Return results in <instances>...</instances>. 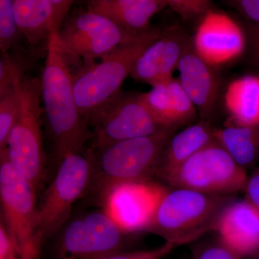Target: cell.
<instances>
[{"label":"cell","instance_id":"1","mask_svg":"<svg viewBox=\"0 0 259 259\" xmlns=\"http://www.w3.org/2000/svg\"><path fill=\"white\" fill-rule=\"evenodd\" d=\"M59 32L49 37L40 83L44 110L52 141L53 161L57 166L66 155L83 151L93 132L80 115L74 91V75L61 49Z\"/></svg>","mask_w":259,"mask_h":259},{"label":"cell","instance_id":"2","mask_svg":"<svg viewBox=\"0 0 259 259\" xmlns=\"http://www.w3.org/2000/svg\"><path fill=\"white\" fill-rule=\"evenodd\" d=\"M228 203L226 195L180 187L167 188L146 231L176 247L193 243L214 231Z\"/></svg>","mask_w":259,"mask_h":259},{"label":"cell","instance_id":"3","mask_svg":"<svg viewBox=\"0 0 259 259\" xmlns=\"http://www.w3.org/2000/svg\"><path fill=\"white\" fill-rule=\"evenodd\" d=\"M173 133L162 131L93 149V174L90 191L93 190L101 199L115 186L151 182L153 177H157L162 153Z\"/></svg>","mask_w":259,"mask_h":259},{"label":"cell","instance_id":"4","mask_svg":"<svg viewBox=\"0 0 259 259\" xmlns=\"http://www.w3.org/2000/svg\"><path fill=\"white\" fill-rule=\"evenodd\" d=\"M158 28H151L117 48L97 64H90L74 76V91L80 115L88 120L97 110L120 93L136 61L159 36Z\"/></svg>","mask_w":259,"mask_h":259},{"label":"cell","instance_id":"5","mask_svg":"<svg viewBox=\"0 0 259 259\" xmlns=\"http://www.w3.org/2000/svg\"><path fill=\"white\" fill-rule=\"evenodd\" d=\"M17 89L18 112L7 143V155L10 163L37 192L47 172L41 128L40 79L20 76Z\"/></svg>","mask_w":259,"mask_h":259},{"label":"cell","instance_id":"6","mask_svg":"<svg viewBox=\"0 0 259 259\" xmlns=\"http://www.w3.org/2000/svg\"><path fill=\"white\" fill-rule=\"evenodd\" d=\"M93 148L69 153L56 166L55 176L37 204V226L42 241L69 221L74 204L88 193L93 174Z\"/></svg>","mask_w":259,"mask_h":259},{"label":"cell","instance_id":"7","mask_svg":"<svg viewBox=\"0 0 259 259\" xmlns=\"http://www.w3.org/2000/svg\"><path fill=\"white\" fill-rule=\"evenodd\" d=\"M36 191L0 151V207L20 258L36 259L42 241L37 226Z\"/></svg>","mask_w":259,"mask_h":259},{"label":"cell","instance_id":"8","mask_svg":"<svg viewBox=\"0 0 259 259\" xmlns=\"http://www.w3.org/2000/svg\"><path fill=\"white\" fill-rule=\"evenodd\" d=\"M58 233L56 259L105 258L127 251L132 240L104 209L69 219Z\"/></svg>","mask_w":259,"mask_h":259},{"label":"cell","instance_id":"9","mask_svg":"<svg viewBox=\"0 0 259 259\" xmlns=\"http://www.w3.org/2000/svg\"><path fill=\"white\" fill-rule=\"evenodd\" d=\"M161 180L171 187L226 195L241 190L246 177L243 168L214 140Z\"/></svg>","mask_w":259,"mask_h":259},{"label":"cell","instance_id":"10","mask_svg":"<svg viewBox=\"0 0 259 259\" xmlns=\"http://www.w3.org/2000/svg\"><path fill=\"white\" fill-rule=\"evenodd\" d=\"M88 125L95 150L168 131L155 120L140 94L121 91L89 118Z\"/></svg>","mask_w":259,"mask_h":259},{"label":"cell","instance_id":"11","mask_svg":"<svg viewBox=\"0 0 259 259\" xmlns=\"http://www.w3.org/2000/svg\"><path fill=\"white\" fill-rule=\"evenodd\" d=\"M137 35L88 10L66 19L58 33L68 59L71 56L87 61L102 59Z\"/></svg>","mask_w":259,"mask_h":259},{"label":"cell","instance_id":"12","mask_svg":"<svg viewBox=\"0 0 259 259\" xmlns=\"http://www.w3.org/2000/svg\"><path fill=\"white\" fill-rule=\"evenodd\" d=\"M166 189L153 181L121 184L100 199L102 209L127 234L146 231Z\"/></svg>","mask_w":259,"mask_h":259},{"label":"cell","instance_id":"13","mask_svg":"<svg viewBox=\"0 0 259 259\" xmlns=\"http://www.w3.org/2000/svg\"><path fill=\"white\" fill-rule=\"evenodd\" d=\"M192 42L194 52L217 68L243 54L245 39L241 27L233 18L212 10L201 19Z\"/></svg>","mask_w":259,"mask_h":259},{"label":"cell","instance_id":"14","mask_svg":"<svg viewBox=\"0 0 259 259\" xmlns=\"http://www.w3.org/2000/svg\"><path fill=\"white\" fill-rule=\"evenodd\" d=\"M190 41L178 27L161 32L159 36L140 55L131 76L151 87L166 82L173 78V73Z\"/></svg>","mask_w":259,"mask_h":259},{"label":"cell","instance_id":"15","mask_svg":"<svg viewBox=\"0 0 259 259\" xmlns=\"http://www.w3.org/2000/svg\"><path fill=\"white\" fill-rule=\"evenodd\" d=\"M177 69L180 72L179 81L193 102L201 120L209 121L219 99L221 78L217 68L206 63L194 52L191 40Z\"/></svg>","mask_w":259,"mask_h":259},{"label":"cell","instance_id":"16","mask_svg":"<svg viewBox=\"0 0 259 259\" xmlns=\"http://www.w3.org/2000/svg\"><path fill=\"white\" fill-rule=\"evenodd\" d=\"M73 4L71 0H13L19 31L31 47L48 42L61 30Z\"/></svg>","mask_w":259,"mask_h":259},{"label":"cell","instance_id":"17","mask_svg":"<svg viewBox=\"0 0 259 259\" xmlns=\"http://www.w3.org/2000/svg\"><path fill=\"white\" fill-rule=\"evenodd\" d=\"M214 233L241 257L259 251V208L250 202H229L218 218Z\"/></svg>","mask_w":259,"mask_h":259},{"label":"cell","instance_id":"18","mask_svg":"<svg viewBox=\"0 0 259 259\" xmlns=\"http://www.w3.org/2000/svg\"><path fill=\"white\" fill-rule=\"evenodd\" d=\"M166 7L167 0H93L88 10L137 35L151 28V19Z\"/></svg>","mask_w":259,"mask_h":259},{"label":"cell","instance_id":"19","mask_svg":"<svg viewBox=\"0 0 259 259\" xmlns=\"http://www.w3.org/2000/svg\"><path fill=\"white\" fill-rule=\"evenodd\" d=\"M214 128L209 121L199 120L171 136L163 150L157 177L175 171L196 153L214 141Z\"/></svg>","mask_w":259,"mask_h":259},{"label":"cell","instance_id":"20","mask_svg":"<svg viewBox=\"0 0 259 259\" xmlns=\"http://www.w3.org/2000/svg\"><path fill=\"white\" fill-rule=\"evenodd\" d=\"M224 105L231 124L226 126H259V76L247 75L227 87Z\"/></svg>","mask_w":259,"mask_h":259},{"label":"cell","instance_id":"21","mask_svg":"<svg viewBox=\"0 0 259 259\" xmlns=\"http://www.w3.org/2000/svg\"><path fill=\"white\" fill-rule=\"evenodd\" d=\"M213 137L242 168L253 163L258 155L259 132L257 127L226 126L223 128H214Z\"/></svg>","mask_w":259,"mask_h":259},{"label":"cell","instance_id":"22","mask_svg":"<svg viewBox=\"0 0 259 259\" xmlns=\"http://www.w3.org/2000/svg\"><path fill=\"white\" fill-rule=\"evenodd\" d=\"M167 88L175 128L194 122L198 112L178 79L173 77L167 81Z\"/></svg>","mask_w":259,"mask_h":259},{"label":"cell","instance_id":"23","mask_svg":"<svg viewBox=\"0 0 259 259\" xmlns=\"http://www.w3.org/2000/svg\"><path fill=\"white\" fill-rule=\"evenodd\" d=\"M140 95L158 125L162 128L175 131L176 129L172 122L167 81L153 85L148 93Z\"/></svg>","mask_w":259,"mask_h":259},{"label":"cell","instance_id":"24","mask_svg":"<svg viewBox=\"0 0 259 259\" xmlns=\"http://www.w3.org/2000/svg\"><path fill=\"white\" fill-rule=\"evenodd\" d=\"M20 78L0 96V151L6 148L8 138L16 118L18 107L17 82Z\"/></svg>","mask_w":259,"mask_h":259},{"label":"cell","instance_id":"25","mask_svg":"<svg viewBox=\"0 0 259 259\" xmlns=\"http://www.w3.org/2000/svg\"><path fill=\"white\" fill-rule=\"evenodd\" d=\"M20 34L13 12V0H0V53L8 54L16 44Z\"/></svg>","mask_w":259,"mask_h":259},{"label":"cell","instance_id":"26","mask_svg":"<svg viewBox=\"0 0 259 259\" xmlns=\"http://www.w3.org/2000/svg\"><path fill=\"white\" fill-rule=\"evenodd\" d=\"M192 259H242L231 248L220 241L219 238L199 242L194 245Z\"/></svg>","mask_w":259,"mask_h":259},{"label":"cell","instance_id":"27","mask_svg":"<svg viewBox=\"0 0 259 259\" xmlns=\"http://www.w3.org/2000/svg\"><path fill=\"white\" fill-rule=\"evenodd\" d=\"M169 7L184 20L203 18L212 10V2L207 0H167Z\"/></svg>","mask_w":259,"mask_h":259},{"label":"cell","instance_id":"28","mask_svg":"<svg viewBox=\"0 0 259 259\" xmlns=\"http://www.w3.org/2000/svg\"><path fill=\"white\" fill-rule=\"evenodd\" d=\"M21 69L8 54L0 56V96L22 76Z\"/></svg>","mask_w":259,"mask_h":259},{"label":"cell","instance_id":"29","mask_svg":"<svg viewBox=\"0 0 259 259\" xmlns=\"http://www.w3.org/2000/svg\"><path fill=\"white\" fill-rule=\"evenodd\" d=\"M0 259H20L4 223L0 221Z\"/></svg>","mask_w":259,"mask_h":259},{"label":"cell","instance_id":"30","mask_svg":"<svg viewBox=\"0 0 259 259\" xmlns=\"http://www.w3.org/2000/svg\"><path fill=\"white\" fill-rule=\"evenodd\" d=\"M231 3L245 18L259 25V0H239Z\"/></svg>","mask_w":259,"mask_h":259},{"label":"cell","instance_id":"31","mask_svg":"<svg viewBox=\"0 0 259 259\" xmlns=\"http://www.w3.org/2000/svg\"><path fill=\"white\" fill-rule=\"evenodd\" d=\"M247 191L250 203L259 208V175H255L249 181Z\"/></svg>","mask_w":259,"mask_h":259},{"label":"cell","instance_id":"32","mask_svg":"<svg viewBox=\"0 0 259 259\" xmlns=\"http://www.w3.org/2000/svg\"><path fill=\"white\" fill-rule=\"evenodd\" d=\"M251 35L252 49L256 64L259 66V25H254L250 30Z\"/></svg>","mask_w":259,"mask_h":259},{"label":"cell","instance_id":"33","mask_svg":"<svg viewBox=\"0 0 259 259\" xmlns=\"http://www.w3.org/2000/svg\"><path fill=\"white\" fill-rule=\"evenodd\" d=\"M103 259H135L134 257L127 253H120L117 254L110 255V256L107 257V258Z\"/></svg>","mask_w":259,"mask_h":259},{"label":"cell","instance_id":"34","mask_svg":"<svg viewBox=\"0 0 259 259\" xmlns=\"http://www.w3.org/2000/svg\"><path fill=\"white\" fill-rule=\"evenodd\" d=\"M0 221L4 223V221H3V213H2L1 207H0Z\"/></svg>","mask_w":259,"mask_h":259},{"label":"cell","instance_id":"35","mask_svg":"<svg viewBox=\"0 0 259 259\" xmlns=\"http://www.w3.org/2000/svg\"><path fill=\"white\" fill-rule=\"evenodd\" d=\"M181 259H192V257L185 256V257H183V258H181Z\"/></svg>","mask_w":259,"mask_h":259},{"label":"cell","instance_id":"36","mask_svg":"<svg viewBox=\"0 0 259 259\" xmlns=\"http://www.w3.org/2000/svg\"><path fill=\"white\" fill-rule=\"evenodd\" d=\"M253 259H259V255H258V256L255 257V258Z\"/></svg>","mask_w":259,"mask_h":259},{"label":"cell","instance_id":"37","mask_svg":"<svg viewBox=\"0 0 259 259\" xmlns=\"http://www.w3.org/2000/svg\"><path fill=\"white\" fill-rule=\"evenodd\" d=\"M20 259H23V258H20Z\"/></svg>","mask_w":259,"mask_h":259}]
</instances>
